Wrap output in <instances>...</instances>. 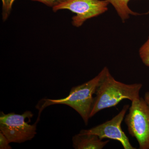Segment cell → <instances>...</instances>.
Listing matches in <instances>:
<instances>
[{
  "label": "cell",
  "mask_w": 149,
  "mask_h": 149,
  "mask_svg": "<svg viewBox=\"0 0 149 149\" xmlns=\"http://www.w3.org/2000/svg\"><path fill=\"white\" fill-rule=\"evenodd\" d=\"M2 2V19L5 21L8 18L11 11L13 3L15 0H1Z\"/></svg>",
  "instance_id": "obj_10"
},
{
  "label": "cell",
  "mask_w": 149,
  "mask_h": 149,
  "mask_svg": "<svg viewBox=\"0 0 149 149\" xmlns=\"http://www.w3.org/2000/svg\"><path fill=\"white\" fill-rule=\"evenodd\" d=\"M103 74L96 90L90 118L102 110L116 106L124 100L133 101L140 98L143 84H125L116 80L107 67L103 68Z\"/></svg>",
  "instance_id": "obj_1"
},
{
  "label": "cell",
  "mask_w": 149,
  "mask_h": 149,
  "mask_svg": "<svg viewBox=\"0 0 149 149\" xmlns=\"http://www.w3.org/2000/svg\"><path fill=\"white\" fill-rule=\"evenodd\" d=\"M139 55L143 63L149 67V36L146 42L140 48Z\"/></svg>",
  "instance_id": "obj_9"
},
{
  "label": "cell",
  "mask_w": 149,
  "mask_h": 149,
  "mask_svg": "<svg viewBox=\"0 0 149 149\" xmlns=\"http://www.w3.org/2000/svg\"><path fill=\"white\" fill-rule=\"evenodd\" d=\"M115 9L116 12L122 21L125 22L130 17V15H139L141 14L137 13L131 10L128 6L130 0H107Z\"/></svg>",
  "instance_id": "obj_8"
},
{
  "label": "cell",
  "mask_w": 149,
  "mask_h": 149,
  "mask_svg": "<svg viewBox=\"0 0 149 149\" xmlns=\"http://www.w3.org/2000/svg\"><path fill=\"white\" fill-rule=\"evenodd\" d=\"M94 134L79 133L72 137V146L75 149H102L109 143Z\"/></svg>",
  "instance_id": "obj_7"
},
{
  "label": "cell",
  "mask_w": 149,
  "mask_h": 149,
  "mask_svg": "<svg viewBox=\"0 0 149 149\" xmlns=\"http://www.w3.org/2000/svg\"><path fill=\"white\" fill-rule=\"evenodd\" d=\"M10 142L3 133H0V149H11L12 147L10 146Z\"/></svg>",
  "instance_id": "obj_12"
},
{
  "label": "cell",
  "mask_w": 149,
  "mask_h": 149,
  "mask_svg": "<svg viewBox=\"0 0 149 149\" xmlns=\"http://www.w3.org/2000/svg\"><path fill=\"white\" fill-rule=\"evenodd\" d=\"M35 1L40 2L43 3L48 6L54 8L56 6L58 5L66 0H31Z\"/></svg>",
  "instance_id": "obj_11"
},
{
  "label": "cell",
  "mask_w": 149,
  "mask_h": 149,
  "mask_svg": "<svg viewBox=\"0 0 149 149\" xmlns=\"http://www.w3.org/2000/svg\"><path fill=\"white\" fill-rule=\"evenodd\" d=\"M129 107V105H125L120 111L111 120L90 129L81 130L79 133L94 134L102 140L108 139L118 141L124 149H136L130 143L121 127V124Z\"/></svg>",
  "instance_id": "obj_6"
},
{
  "label": "cell",
  "mask_w": 149,
  "mask_h": 149,
  "mask_svg": "<svg viewBox=\"0 0 149 149\" xmlns=\"http://www.w3.org/2000/svg\"><path fill=\"white\" fill-rule=\"evenodd\" d=\"M103 74V71L102 70L93 79L73 87L68 95L64 98L42 99L36 106V108L39 110V116L40 113L47 107L56 104L66 105L77 112L82 118L85 125H88L94 100L93 95L95 93Z\"/></svg>",
  "instance_id": "obj_2"
},
{
  "label": "cell",
  "mask_w": 149,
  "mask_h": 149,
  "mask_svg": "<svg viewBox=\"0 0 149 149\" xmlns=\"http://www.w3.org/2000/svg\"><path fill=\"white\" fill-rule=\"evenodd\" d=\"M109 4L107 0H66L53 8V10L56 12L66 9L75 13L72 18V24L79 27L87 19L104 13Z\"/></svg>",
  "instance_id": "obj_5"
},
{
  "label": "cell",
  "mask_w": 149,
  "mask_h": 149,
  "mask_svg": "<svg viewBox=\"0 0 149 149\" xmlns=\"http://www.w3.org/2000/svg\"><path fill=\"white\" fill-rule=\"evenodd\" d=\"M124 121L129 134L139 143V149H149V105L143 98L131 102Z\"/></svg>",
  "instance_id": "obj_4"
},
{
  "label": "cell",
  "mask_w": 149,
  "mask_h": 149,
  "mask_svg": "<svg viewBox=\"0 0 149 149\" xmlns=\"http://www.w3.org/2000/svg\"><path fill=\"white\" fill-rule=\"evenodd\" d=\"M32 112L27 111L22 114L15 113L5 114L1 112L0 132L3 133L10 143H21L32 140L37 134L38 120L31 125L26 119L33 117Z\"/></svg>",
  "instance_id": "obj_3"
},
{
  "label": "cell",
  "mask_w": 149,
  "mask_h": 149,
  "mask_svg": "<svg viewBox=\"0 0 149 149\" xmlns=\"http://www.w3.org/2000/svg\"><path fill=\"white\" fill-rule=\"evenodd\" d=\"M144 99L148 103V104L149 105V92H146L145 93V95H144Z\"/></svg>",
  "instance_id": "obj_13"
}]
</instances>
